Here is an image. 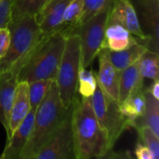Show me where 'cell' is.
<instances>
[{"instance_id":"6da1fadb","label":"cell","mask_w":159,"mask_h":159,"mask_svg":"<svg viewBox=\"0 0 159 159\" xmlns=\"http://www.w3.org/2000/svg\"><path fill=\"white\" fill-rule=\"evenodd\" d=\"M75 159L104 158L112 151L108 137L94 114L90 98L79 97L72 111Z\"/></svg>"},{"instance_id":"7a4b0ae2","label":"cell","mask_w":159,"mask_h":159,"mask_svg":"<svg viewBox=\"0 0 159 159\" xmlns=\"http://www.w3.org/2000/svg\"><path fill=\"white\" fill-rule=\"evenodd\" d=\"M65 38L61 32L42 36L25 58L18 80L26 82L40 79L55 80L64 49Z\"/></svg>"},{"instance_id":"3957f363","label":"cell","mask_w":159,"mask_h":159,"mask_svg":"<svg viewBox=\"0 0 159 159\" xmlns=\"http://www.w3.org/2000/svg\"><path fill=\"white\" fill-rule=\"evenodd\" d=\"M72 107L69 109L63 107L56 81L54 80L46 97L35 110L33 130L29 142L19 159L34 158Z\"/></svg>"},{"instance_id":"277c9868","label":"cell","mask_w":159,"mask_h":159,"mask_svg":"<svg viewBox=\"0 0 159 159\" xmlns=\"http://www.w3.org/2000/svg\"><path fill=\"white\" fill-rule=\"evenodd\" d=\"M7 28L9 44L6 55L0 60V73L11 67L20 70L25 58L42 37L34 15L12 19Z\"/></svg>"},{"instance_id":"5b68a950","label":"cell","mask_w":159,"mask_h":159,"mask_svg":"<svg viewBox=\"0 0 159 159\" xmlns=\"http://www.w3.org/2000/svg\"><path fill=\"white\" fill-rule=\"evenodd\" d=\"M80 69V40L78 34H72L65 38L64 49L55 79L61 103L65 109L72 107L79 98L77 81Z\"/></svg>"},{"instance_id":"8992f818","label":"cell","mask_w":159,"mask_h":159,"mask_svg":"<svg viewBox=\"0 0 159 159\" xmlns=\"http://www.w3.org/2000/svg\"><path fill=\"white\" fill-rule=\"evenodd\" d=\"M96 118L106 133L112 149L129 126L119 110V102L107 95L98 85L90 98Z\"/></svg>"},{"instance_id":"52a82bcc","label":"cell","mask_w":159,"mask_h":159,"mask_svg":"<svg viewBox=\"0 0 159 159\" xmlns=\"http://www.w3.org/2000/svg\"><path fill=\"white\" fill-rule=\"evenodd\" d=\"M109 10L110 8L97 14L90 20L76 27L73 32V34H76L79 36L81 68L83 69H88L91 66L94 60L102 49Z\"/></svg>"},{"instance_id":"ba28073f","label":"cell","mask_w":159,"mask_h":159,"mask_svg":"<svg viewBox=\"0 0 159 159\" xmlns=\"http://www.w3.org/2000/svg\"><path fill=\"white\" fill-rule=\"evenodd\" d=\"M73 107L33 159H75L72 130Z\"/></svg>"},{"instance_id":"9c48e42d","label":"cell","mask_w":159,"mask_h":159,"mask_svg":"<svg viewBox=\"0 0 159 159\" xmlns=\"http://www.w3.org/2000/svg\"><path fill=\"white\" fill-rule=\"evenodd\" d=\"M107 22H116L128 29L137 40L149 48L150 40L144 34L136 9L131 0H114L108 14Z\"/></svg>"},{"instance_id":"30bf717a","label":"cell","mask_w":159,"mask_h":159,"mask_svg":"<svg viewBox=\"0 0 159 159\" xmlns=\"http://www.w3.org/2000/svg\"><path fill=\"white\" fill-rule=\"evenodd\" d=\"M70 1L71 0H48L34 15L42 36L61 31L63 14Z\"/></svg>"},{"instance_id":"8fae6325","label":"cell","mask_w":159,"mask_h":159,"mask_svg":"<svg viewBox=\"0 0 159 159\" xmlns=\"http://www.w3.org/2000/svg\"><path fill=\"white\" fill-rule=\"evenodd\" d=\"M35 110L31 109L26 117L7 139L6 146L0 156V159H19L24 147L29 142L34 120Z\"/></svg>"},{"instance_id":"7c38bea8","label":"cell","mask_w":159,"mask_h":159,"mask_svg":"<svg viewBox=\"0 0 159 159\" xmlns=\"http://www.w3.org/2000/svg\"><path fill=\"white\" fill-rule=\"evenodd\" d=\"M19 70L10 68L0 73V124L8 131L9 116L14 99L15 89L19 82Z\"/></svg>"},{"instance_id":"4fadbf2b","label":"cell","mask_w":159,"mask_h":159,"mask_svg":"<svg viewBox=\"0 0 159 159\" xmlns=\"http://www.w3.org/2000/svg\"><path fill=\"white\" fill-rule=\"evenodd\" d=\"M98 57L99 71L96 73L98 85L107 95L118 102L120 72L117 71L110 61L107 48H102L98 54Z\"/></svg>"},{"instance_id":"5bb4252c","label":"cell","mask_w":159,"mask_h":159,"mask_svg":"<svg viewBox=\"0 0 159 159\" xmlns=\"http://www.w3.org/2000/svg\"><path fill=\"white\" fill-rule=\"evenodd\" d=\"M31 110L30 99H29V86L26 81H19L16 89L14 99L11 106L8 131L7 132V139H8L12 132L18 128V126L26 117Z\"/></svg>"},{"instance_id":"9a60e30c","label":"cell","mask_w":159,"mask_h":159,"mask_svg":"<svg viewBox=\"0 0 159 159\" xmlns=\"http://www.w3.org/2000/svg\"><path fill=\"white\" fill-rule=\"evenodd\" d=\"M142 15L149 37V49L159 53V0H139Z\"/></svg>"},{"instance_id":"2e32d148","label":"cell","mask_w":159,"mask_h":159,"mask_svg":"<svg viewBox=\"0 0 159 159\" xmlns=\"http://www.w3.org/2000/svg\"><path fill=\"white\" fill-rule=\"evenodd\" d=\"M137 42V38L124 26L116 22H107L102 48L119 51L129 48Z\"/></svg>"},{"instance_id":"e0dca14e","label":"cell","mask_w":159,"mask_h":159,"mask_svg":"<svg viewBox=\"0 0 159 159\" xmlns=\"http://www.w3.org/2000/svg\"><path fill=\"white\" fill-rule=\"evenodd\" d=\"M144 78L141 75L138 61L120 72L118 102H123L131 94L144 89Z\"/></svg>"},{"instance_id":"ac0fdd59","label":"cell","mask_w":159,"mask_h":159,"mask_svg":"<svg viewBox=\"0 0 159 159\" xmlns=\"http://www.w3.org/2000/svg\"><path fill=\"white\" fill-rule=\"evenodd\" d=\"M145 109V89H143L126 100L119 102V110L125 118L129 129L135 128L138 121L142 118Z\"/></svg>"},{"instance_id":"d6986e66","label":"cell","mask_w":159,"mask_h":159,"mask_svg":"<svg viewBox=\"0 0 159 159\" xmlns=\"http://www.w3.org/2000/svg\"><path fill=\"white\" fill-rule=\"evenodd\" d=\"M147 48L140 43L139 41L129 48L119 50V51H111L107 49L108 58L116 69L119 72L123 71L129 65L135 63L139 61L142 54L145 51Z\"/></svg>"},{"instance_id":"ffe728a7","label":"cell","mask_w":159,"mask_h":159,"mask_svg":"<svg viewBox=\"0 0 159 159\" xmlns=\"http://www.w3.org/2000/svg\"><path fill=\"white\" fill-rule=\"evenodd\" d=\"M137 125H144L148 127L159 137V100L155 99L147 89H145L144 113L136 126Z\"/></svg>"},{"instance_id":"44dd1931","label":"cell","mask_w":159,"mask_h":159,"mask_svg":"<svg viewBox=\"0 0 159 159\" xmlns=\"http://www.w3.org/2000/svg\"><path fill=\"white\" fill-rule=\"evenodd\" d=\"M159 53L146 48L138 61L140 74L143 78L159 80Z\"/></svg>"},{"instance_id":"7402d4cb","label":"cell","mask_w":159,"mask_h":159,"mask_svg":"<svg viewBox=\"0 0 159 159\" xmlns=\"http://www.w3.org/2000/svg\"><path fill=\"white\" fill-rule=\"evenodd\" d=\"M84 1L83 0H71L67 5L63 18H62V29L61 33L64 34L65 36L71 34L73 31L75 29L82 12H83Z\"/></svg>"},{"instance_id":"603a6c76","label":"cell","mask_w":159,"mask_h":159,"mask_svg":"<svg viewBox=\"0 0 159 159\" xmlns=\"http://www.w3.org/2000/svg\"><path fill=\"white\" fill-rule=\"evenodd\" d=\"M98 86L96 73L93 70L81 68L78 75L77 92L80 97L91 98Z\"/></svg>"},{"instance_id":"cb8c5ba5","label":"cell","mask_w":159,"mask_h":159,"mask_svg":"<svg viewBox=\"0 0 159 159\" xmlns=\"http://www.w3.org/2000/svg\"><path fill=\"white\" fill-rule=\"evenodd\" d=\"M53 81L54 80H50V79H40V80H34L28 82L31 109L36 110L38 105L42 102V101L46 97Z\"/></svg>"},{"instance_id":"d4e9b609","label":"cell","mask_w":159,"mask_h":159,"mask_svg":"<svg viewBox=\"0 0 159 159\" xmlns=\"http://www.w3.org/2000/svg\"><path fill=\"white\" fill-rule=\"evenodd\" d=\"M83 1H84L83 12H82L81 18L78 21L76 27L80 26L87 20H90L97 14H99L106 9H109L111 7L114 0H83Z\"/></svg>"},{"instance_id":"484cf974","label":"cell","mask_w":159,"mask_h":159,"mask_svg":"<svg viewBox=\"0 0 159 159\" xmlns=\"http://www.w3.org/2000/svg\"><path fill=\"white\" fill-rule=\"evenodd\" d=\"M48 0H15L11 20L21 16L35 15Z\"/></svg>"},{"instance_id":"4316f807","label":"cell","mask_w":159,"mask_h":159,"mask_svg":"<svg viewBox=\"0 0 159 159\" xmlns=\"http://www.w3.org/2000/svg\"><path fill=\"white\" fill-rule=\"evenodd\" d=\"M139 136V142L147 146L151 151L154 159L159 158V137L156 135L148 127L137 125L134 128Z\"/></svg>"},{"instance_id":"83f0119b","label":"cell","mask_w":159,"mask_h":159,"mask_svg":"<svg viewBox=\"0 0 159 159\" xmlns=\"http://www.w3.org/2000/svg\"><path fill=\"white\" fill-rule=\"evenodd\" d=\"M15 0H1L0 1V28L7 27L10 20L12 8Z\"/></svg>"},{"instance_id":"f1b7e54d","label":"cell","mask_w":159,"mask_h":159,"mask_svg":"<svg viewBox=\"0 0 159 159\" xmlns=\"http://www.w3.org/2000/svg\"><path fill=\"white\" fill-rule=\"evenodd\" d=\"M9 44V31L7 27L0 28V60L6 55Z\"/></svg>"},{"instance_id":"f546056e","label":"cell","mask_w":159,"mask_h":159,"mask_svg":"<svg viewBox=\"0 0 159 159\" xmlns=\"http://www.w3.org/2000/svg\"><path fill=\"white\" fill-rule=\"evenodd\" d=\"M133 153H134V156L138 159H154V157L151 151L149 150V148L139 141L135 146Z\"/></svg>"},{"instance_id":"4dcf8cb0","label":"cell","mask_w":159,"mask_h":159,"mask_svg":"<svg viewBox=\"0 0 159 159\" xmlns=\"http://www.w3.org/2000/svg\"><path fill=\"white\" fill-rule=\"evenodd\" d=\"M147 90L151 93V95L155 99L159 100V80L153 81L152 85L149 88H147Z\"/></svg>"},{"instance_id":"1f68e13d","label":"cell","mask_w":159,"mask_h":159,"mask_svg":"<svg viewBox=\"0 0 159 159\" xmlns=\"http://www.w3.org/2000/svg\"><path fill=\"white\" fill-rule=\"evenodd\" d=\"M0 1H1V0H0Z\"/></svg>"}]
</instances>
